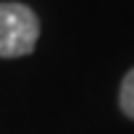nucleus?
Masks as SVG:
<instances>
[{"label": "nucleus", "instance_id": "obj_1", "mask_svg": "<svg viewBox=\"0 0 134 134\" xmlns=\"http://www.w3.org/2000/svg\"><path fill=\"white\" fill-rule=\"evenodd\" d=\"M40 37V19L24 3H0V58L29 55Z\"/></svg>", "mask_w": 134, "mask_h": 134}, {"label": "nucleus", "instance_id": "obj_2", "mask_svg": "<svg viewBox=\"0 0 134 134\" xmlns=\"http://www.w3.org/2000/svg\"><path fill=\"white\" fill-rule=\"evenodd\" d=\"M118 105H121V110H124L129 118H134V69H131V71L124 76V82H121Z\"/></svg>", "mask_w": 134, "mask_h": 134}]
</instances>
